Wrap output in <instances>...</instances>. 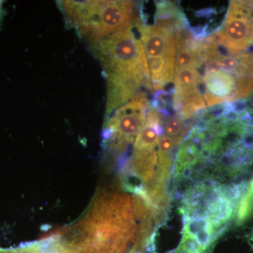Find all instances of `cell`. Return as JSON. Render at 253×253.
I'll use <instances>...</instances> for the list:
<instances>
[{
  "label": "cell",
  "mask_w": 253,
  "mask_h": 253,
  "mask_svg": "<svg viewBox=\"0 0 253 253\" xmlns=\"http://www.w3.org/2000/svg\"><path fill=\"white\" fill-rule=\"evenodd\" d=\"M194 50V84L173 97L179 117L186 119L201 110L234 102L253 92V53H231L212 36L195 39Z\"/></svg>",
  "instance_id": "1"
},
{
  "label": "cell",
  "mask_w": 253,
  "mask_h": 253,
  "mask_svg": "<svg viewBox=\"0 0 253 253\" xmlns=\"http://www.w3.org/2000/svg\"><path fill=\"white\" fill-rule=\"evenodd\" d=\"M127 195L100 192L77 222L38 242L40 253H126L137 225Z\"/></svg>",
  "instance_id": "2"
},
{
  "label": "cell",
  "mask_w": 253,
  "mask_h": 253,
  "mask_svg": "<svg viewBox=\"0 0 253 253\" xmlns=\"http://www.w3.org/2000/svg\"><path fill=\"white\" fill-rule=\"evenodd\" d=\"M95 49L107 83L106 121L138 94L141 86L151 89L152 86L142 43L131 29L113 33Z\"/></svg>",
  "instance_id": "3"
},
{
  "label": "cell",
  "mask_w": 253,
  "mask_h": 253,
  "mask_svg": "<svg viewBox=\"0 0 253 253\" xmlns=\"http://www.w3.org/2000/svg\"><path fill=\"white\" fill-rule=\"evenodd\" d=\"M60 4L68 22L95 47L113 33L131 29L139 21L132 1H61Z\"/></svg>",
  "instance_id": "4"
},
{
  "label": "cell",
  "mask_w": 253,
  "mask_h": 253,
  "mask_svg": "<svg viewBox=\"0 0 253 253\" xmlns=\"http://www.w3.org/2000/svg\"><path fill=\"white\" fill-rule=\"evenodd\" d=\"M154 25L139 26L152 89L159 90L174 81L176 28L186 21L180 13L156 15Z\"/></svg>",
  "instance_id": "5"
},
{
  "label": "cell",
  "mask_w": 253,
  "mask_h": 253,
  "mask_svg": "<svg viewBox=\"0 0 253 253\" xmlns=\"http://www.w3.org/2000/svg\"><path fill=\"white\" fill-rule=\"evenodd\" d=\"M146 94L139 92L118 108L104 123V139L118 153L135 141L146 123L149 111Z\"/></svg>",
  "instance_id": "6"
},
{
  "label": "cell",
  "mask_w": 253,
  "mask_h": 253,
  "mask_svg": "<svg viewBox=\"0 0 253 253\" xmlns=\"http://www.w3.org/2000/svg\"><path fill=\"white\" fill-rule=\"evenodd\" d=\"M212 36L234 54L253 45V1H231L225 21Z\"/></svg>",
  "instance_id": "7"
},
{
  "label": "cell",
  "mask_w": 253,
  "mask_h": 253,
  "mask_svg": "<svg viewBox=\"0 0 253 253\" xmlns=\"http://www.w3.org/2000/svg\"><path fill=\"white\" fill-rule=\"evenodd\" d=\"M163 134L174 139L178 144H180L181 139L185 135L186 126L181 118L178 116H170L165 120L163 123Z\"/></svg>",
  "instance_id": "8"
}]
</instances>
